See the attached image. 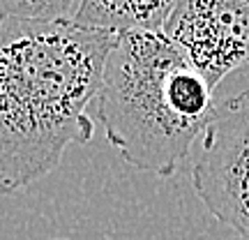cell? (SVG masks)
Returning <instances> with one entry per match:
<instances>
[{
  "label": "cell",
  "mask_w": 249,
  "mask_h": 240,
  "mask_svg": "<svg viewBox=\"0 0 249 240\" xmlns=\"http://www.w3.org/2000/svg\"><path fill=\"white\" fill-rule=\"evenodd\" d=\"M79 0H0V18L55 21L71 18Z\"/></svg>",
  "instance_id": "6"
},
{
  "label": "cell",
  "mask_w": 249,
  "mask_h": 240,
  "mask_svg": "<svg viewBox=\"0 0 249 240\" xmlns=\"http://www.w3.org/2000/svg\"><path fill=\"white\" fill-rule=\"evenodd\" d=\"M161 30L213 88L249 65V0H176Z\"/></svg>",
  "instance_id": "4"
},
{
  "label": "cell",
  "mask_w": 249,
  "mask_h": 240,
  "mask_svg": "<svg viewBox=\"0 0 249 240\" xmlns=\"http://www.w3.org/2000/svg\"><path fill=\"white\" fill-rule=\"evenodd\" d=\"M192 185L208 213L249 240V88L214 109L198 139Z\"/></svg>",
  "instance_id": "3"
},
{
  "label": "cell",
  "mask_w": 249,
  "mask_h": 240,
  "mask_svg": "<svg viewBox=\"0 0 249 240\" xmlns=\"http://www.w3.org/2000/svg\"><path fill=\"white\" fill-rule=\"evenodd\" d=\"M214 88L164 30L116 33L97 118L127 164L169 178L214 113Z\"/></svg>",
  "instance_id": "2"
},
{
  "label": "cell",
  "mask_w": 249,
  "mask_h": 240,
  "mask_svg": "<svg viewBox=\"0 0 249 240\" xmlns=\"http://www.w3.org/2000/svg\"><path fill=\"white\" fill-rule=\"evenodd\" d=\"M113 39L71 18H0V194L35 185L92 139L88 107Z\"/></svg>",
  "instance_id": "1"
},
{
  "label": "cell",
  "mask_w": 249,
  "mask_h": 240,
  "mask_svg": "<svg viewBox=\"0 0 249 240\" xmlns=\"http://www.w3.org/2000/svg\"><path fill=\"white\" fill-rule=\"evenodd\" d=\"M176 0H79L71 21L108 33L161 30Z\"/></svg>",
  "instance_id": "5"
}]
</instances>
